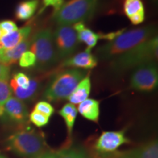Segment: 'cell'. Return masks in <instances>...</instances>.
<instances>
[{
	"mask_svg": "<svg viewBox=\"0 0 158 158\" xmlns=\"http://www.w3.org/2000/svg\"><path fill=\"white\" fill-rule=\"evenodd\" d=\"M155 27H140L122 32L98 50V56L105 60H113L155 36Z\"/></svg>",
	"mask_w": 158,
	"mask_h": 158,
	"instance_id": "6da1fadb",
	"label": "cell"
},
{
	"mask_svg": "<svg viewBox=\"0 0 158 158\" xmlns=\"http://www.w3.org/2000/svg\"><path fill=\"white\" fill-rule=\"evenodd\" d=\"M5 147L19 157L36 158L44 154L45 143L42 134L23 129L10 135L5 141Z\"/></svg>",
	"mask_w": 158,
	"mask_h": 158,
	"instance_id": "7a4b0ae2",
	"label": "cell"
},
{
	"mask_svg": "<svg viewBox=\"0 0 158 158\" xmlns=\"http://www.w3.org/2000/svg\"><path fill=\"white\" fill-rule=\"evenodd\" d=\"M158 40L157 35L140 44L111 60L110 66L113 70L121 72L134 68L138 65L149 62H155L157 58Z\"/></svg>",
	"mask_w": 158,
	"mask_h": 158,
	"instance_id": "3957f363",
	"label": "cell"
},
{
	"mask_svg": "<svg viewBox=\"0 0 158 158\" xmlns=\"http://www.w3.org/2000/svg\"><path fill=\"white\" fill-rule=\"evenodd\" d=\"M86 76V71L71 68L56 74L51 79L43 97L48 101H59L68 99L78 83Z\"/></svg>",
	"mask_w": 158,
	"mask_h": 158,
	"instance_id": "277c9868",
	"label": "cell"
},
{
	"mask_svg": "<svg viewBox=\"0 0 158 158\" xmlns=\"http://www.w3.org/2000/svg\"><path fill=\"white\" fill-rule=\"evenodd\" d=\"M98 0H69L55 11L54 19L58 25L72 26L91 19L95 13Z\"/></svg>",
	"mask_w": 158,
	"mask_h": 158,
	"instance_id": "5b68a950",
	"label": "cell"
},
{
	"mask_svg": "<svg viewBox=\"0 0 158 158\" xmlns=\"http://www.w3.org/2000/svg\"><path fill=\"white\" fill-rule=\"evenodd\" d=\"M29 48L36 57L37 68L39 70H48L59 62L53 31L50 29H44L37 32L31 37Z\"/></svg>",
	"mask_w": 158,
	"mask_h": 158,
	"instance_id": "8992f818",
	"label": "cell"
},
{
	"mask_svg": "<svg viewBox=\"0 0 158 158\" xmlns=\"http://www.w3.org/2000/svg\"><path fill=\"white\" fill-rule=\"evenodd\" d=\"M53 37L59 59H68L76 51L78 38L73 27L58 25L53 32Z\"/></svg>",
	"mask_w": 158,
	"mask_h": 158,
	"instance_id": "52a82bcc",
	"label": "cell"
},
{
	"mask_svg": "<svg viewBox=\"0 0 158 158\" xmlns=\"http://www.w3.org/2000/svg\"><path fill=\"white\" fill-rule=\"evenodd\" d=\"M158 72L155 62L138 65L130 78V86L141 92H151L157 87Z\"/></svg>",
	"mask_w": 158,
	"mask_h": 158,
	"instance_id": "ba28073f",
	"label": "cell"
},
{
	"mask_svg": "<svg viewBox=\"0 0 158 158\" xmlns=\"http://www.w3.org/2000/svg\"><path fill=\"white\" fill-rule=\"evenodd\" d=\"M130 142L124 131H106L98 138L94 147L99 153L108 154L114 152L122 145Z\"/></svg>",
	"mask_w": 158,
	"mask_h": 158,
	"instance_id": "9c48e42d",
	"label": "cell"
},
{
	"mask_svg": "<svg viewBox=\"0 0 158 158\" xmlns=\"http://www.w3.org/2000/svg\"><path fill=\"white\" fill-rule=\"evenodd\" d=\"M4 114L15 123L22 124L27 122L29 113L27 106L22 100L10 97L3 106Z\"/></svg>",
	"mask_w": 158,
	"mask_h": 158,
	"instance_id": "30bf717a",
	"label": "cell"
},
{
	"mask_svg": "<svg viewBox=\"0 0 158 158\" xmlns=\"http://www.w3.org/2000/svg\"><path fill=\"white\" fill-rule=\"evenodd\" d=\"M97 64L98 61L96 57L91 53V49L86 48V51L78 53L74 56L69 57L64 61L63 65L76 69H92L94 68Z\"/></svg>",
	"mask_w": 158,
	"mask_h": 158,
	"instance_id": "8fae6325",
	"label": "cell"
},
{
	"mask_svg": "<svg viewBox=\"0 0 158 158\" xmlns=\"http://www.w3.org/2000/svg\"><path fill=\"white\" fill-rule=\"evenodd\" d=\"M30 44L31 40L27 38L12 48H1L0 49V62L7 66L14 64L18 60H19L21 55L28 50L30 47Z\"/></svg>",
	"mask_w": 158,
	"mask_h": 158,
	"instance_id": "7c38bea8",
	"label": "cell"
},
{
	"mask_svg": "<svg viewBox=\"0 0 158 158\" xmlns=\"http://www.w3.org/2000/svg\"><path fill=\"white\" fill-rule=\"evenodd\" d=\"M31 32V26H26L21 29L3 35L0 39L2 48L9 49L15 47L24 40L29 38Z\"/></svg>",
	"mask_w": 158,
	"mask_h": 158,
	"instance_id": "4fadbf2b",
	"label": "cell"
},
{
	"mask_svg": "<svg viewBox=\"0 0 158 158\" xmlns=\"http://www.w3.org/2000/svg\"><path fill=\"white\" fill-rule=\"evenodd\" d=\"M124 12L134 25L140 24L145 19L144 7L141 0H124Z\"/></svg>",
	"mask_w": 158,
	"mask_h": 158,
	"instance_id": "5bb4252c",
	"label": "cell"
},
{
	"mask_svg": "<svg viewBox=\"0 0 158 158\" xmlns=\"http://www.w3.org/2000/svg\"><path fill=\"white\" fill-rule=\"evenodd\" d=\"M91 92V80L89 74H87L78 83L72 94L69 96L68 100L70 103L73 105L80 104L88 98Z\"/></svg>",
	"mask_w": 158,
	"mask_h": 158,
	"instance_id": "9a60e30c",
	"label": "cell"
},
{
	"mask_svg": "<svg viewBox=\"0 0 158 158\" xmlns=\"http://www.w3.org/2000/svg\"><path fill=\"white\" fill-rule=\"evenodd\" d=\"M77 110L86 119L98 122L100 116V102L94 99L87 98L78 104Z\"/></svg>",
	"mask_w": 158,
	"mask_h": 158,
	"instance_id": "2e32d148",
	"label": "cell"
},
{
	"mask_svg": "<svg viewBox=\"0 0 158 158\" xmlns=\"http://www.w3.org/2000/svg\"><path fill=\"white\" fill-rule=\"evenodd\" d=\"M124 158H158V143L153 140L127 153Z\"/></svg>",
	"mask_w": 158,
	"mask_h": 158,
	"instance_id": "e0dca14e",
	"label": "cell"
},
{
	"mask_svg": "<svg viewBox=\"0 0 158 158\" xmlns=\"http://www.w3.org/2000/svg\"><path fill=\"white\" fill-rule=\"evenodd\" d=\"M10 87L12 92L15 94V98L26 101V100H32L35 96L37 95V92H38L40 86V83L38 78L30 79L29 86L27 89H21L17 86L16 85L10 83Z\"/></svg>",
	"mask_w": 158,
	"mask_h": 158,
	"instance_id": "ac0fdd59",
	"label": "cell"
},
{
	"mask_svg": "<svg viewBox=\"0 0 158 158\" xmlns=\"http://www.w3.org/2000/svg\"><path fill=\"white\" fill-rule=\"evenodd\" d=\"M78 36L79 42H84L87 45V48L92 49L98 43L99 39H101L100 34H97L91 29L86 28L84 23H76L73 26Z\"/></svg>",
	"mask_w": 158,
	"mask_h": 158,
	"instance_id": "d6986e66",
	"label": "cell"
},
{
	"mask_svg": "<svg viewBox=\"0 0 158 158\" xmlns=\"http://www.w3.org/2000/svg\"><path fill=\"white\" fill-rule=\"evenodd\" d=\"M39 3V0H24L19 2L15 7V18L22 21L29 19L36 12Z\"/></svg>",
	"mask_w": 158,
	"mask_h": 158,
	"instance_id": "ffe728a7",
	"label": "cell"
},
{
	"mask_svg": "<svg viewBox=\"0 0 158 158\" xmlns=\"http://www.w3.org/2000/svg\"><path fill=\"white\" fill-rule=\"evenodd\" d=\"M77 114H78L77 108L75 105L72 103L65 104L59 111V114L63 118L66 124L69 136H70L72 134Z\"/></svg>",
	"mask_w": 158,
	"mask_h": 158,
	"instance_id": "44dd1931",
	"label": "cell"
},
{
	"mask_svg": "<svg viewBox=\"0 0 158 158\" xmlns=\"http://www.w3.org/2000/svg\"><path fill=\"white\" fill-rule=\"evenodd\" d=\"M51 158H89L84 152L78 149H67L51 152Z\"/></svg>",
	"mask_w": 158,
	"mask_h": 158,
	"instance_id": "7402d4cb",
	"label": "cell"
},
{
	"mask_svg": "<svg viewBox=\"0 0 158 158\" xmlns=\"http://www.w3.org/2000/svg\"><path fill=\"white\" fill-rule=\"evenodd\" d=\"M29 118L31 123L38 127H44L49 122V117L35 110L31 112L29 115Z\"/></svg>",
	"mask_w": 158,
	"mask_h": 158,
	"instance_id": "603a6c76",
	"label": "cell"
},
{
	"mask_svg": "<svg viewBox=\"0 0 158 158\" xmlns=\"http://www.w3.org/2000/svg\"><path fill=\"white\" fill-rule=\"evenodd\" d=\"M10 97H12V89L8 81L0 80V106L3 107Z\"/></svg>",
	"mask_w": 158,
	"mask_h": 158,
	"instance_id": "cb8c5ba5",
	"label": "cell"
},
{
	"mask_svg": "<svg viewBox=\"0 0 158 158\" xmlns=\"http://www.w3.org/2000/svg\"><path fill=\"white\" fill-rule=\"evenodd\" d=\"M36 64V57L30 51H27L19 59V65L21 68H31Z\"/></svg>",
	"mask_w": 158,
	"mask_h": 158,
	"instance_id": "d4e9b609",
	"label": "cell"
},
{
	"mask_svg": "<svg viewBox=\"0 0 158 158\" xmlns=\"http://www.w3.org/2000/svg\"><path fill=\"white\" fill-rule=\"evenodd\" d=\"M30 78L23 73L19 72L14 74L13 79L11 80L10 83L16 85L17 86L21 89H27L29 86Z\"/></svg>",
	"mask_w": 158,
	"mask_h": 158,
	"instance_id": "484cf974",
	"label": "cell"
},
{
	"mask_svg": "<svg viewBox=\"0 0 158 158\" xmlns=\"http://www.w3.org/2000/svg\"><path fill=\"white\" fill-rule=\"evenodd\" d=\"M34 110L44 114L50 118L54 113V108L49 102L46 101H40L35 105Z\"/></svg>",
	"mask_w": 158,
	"mask_h": 158,
	"instance_id": "4316f807",
	"label": "cell"
},
{
	"mask_svg": "<svg viewBox=\"0 0 158 158\" xmlns=\"http://www.w3.org/2000/svg\"><path fill=\"white\" fill-rule=\"evenodd\" d=\"M0 29H1L2 31L3 35H5L7 34V33L17 30L18 27L17 25L13 21H10V20H5V21H2L0 22Z\"/></svg>",
	"mask_w": 158,
	"mask_h": 158,
	"instance_id": "83f0119b",
	"label": "cell"
},
{
	"mask_svg": "<svg viewBox=\"0 0 158 158\" xmlns=\"http://www.w3.org/2000/svg\"><path fill=\"white\" fill-rule=\"evenodd\" d=\"M44 8L47 7H53L55 11L58 10L64 3V0H43Z\"/></svg>",
	"mask_w": 158,
	"mask_h": 158,
	"instance_id": "f1b7e54d",
	"label": "cell"
},
{
	"mask_svg": "<svg viewBox=\"0 0 158 158\" xmlns=\"http://www.w3.org/2000/svg\"><path fill=\"white\" fill-rule=\"evenodd\" d=\"M10 73V67L0 62V80L8 81Z\"/></svg>",
	"mask_w": 158,
	"mask_h": 158,
	"instance_id": "f546056e",
	"label": "cell"
},
{
	"mask_svg": "<svg viewBox=\"0 0 158 158\" xmlns=\"http://www.w3.org/2000/svg\"><path fill=\"white\" fill-rule=\"evenodd\" d=\"M36 158H51V152L44 153L43 155L40 156V157H36Z\"/></svg>",
	"mask_w": 158,
	"mask_h": 158,
	"instance_id": "4dcf8cb0",
	"label": "cell"
},
{
	"mask_svg": "<svg viewBox=\"0 0 158 158\" xmlns=\"http://www.w3.org/2000/svg\"><path fill=\"white\" fill-rule=\"evenodd\" d=\"M4 115V109L3 107L0 106V116H2Z\"/></svg>",
	"mask_w": 158,
	"mask_h": 158,
	"instance_id": "1f68e13d",
	"label": "cell"
},
{
	"mask_svg": "<svg viewBox=\"0 0 158 158\" xmlns=\"http://www.w3.org/2000/svg\"><path fill=\"white\" fill-rule=\"evenodd\" d=\"M2 35H3V33H2V31L1 29H0V39L2 38Z\"/></svg>",
	"mask_w": 158,
	"mask_h": 158,
	"instance_id": "d6a6232c",
	"label": "cell"
},
{
	"mask_svg": "<svg viewBox=\"0 0 158 158\" xmlns=\"http://www.w3.org/2000/svg\"><path fill=\"white\" fill-rule=\"evenodd\" d=\"M0 158H7V157H5V156H3V155H0Z\"/></svg>",
	"mask_w": 158,
	"mask_h": 158,
	"instance_id": "836d02e7",
	"label": "cell"
},
{
	"mask_svg": "<svg viewBox=\"0 0 158 158\" xmlns=\"http://www.w3.org/2000/svg\"><path fill=\"white\" fill-rule=\"evenodd\" d=\"M122 158H124V157H122Z\"/></svg>",
	"mask_w": 158,
	"mask_h": 158,
	"instance_id": "e575fe53",
	"label": "cell"
}]
</instances>
